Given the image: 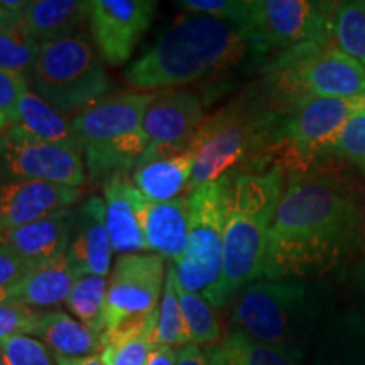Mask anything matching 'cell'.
Listing matches in <instances>:
<instances>
[{
    "instance_id": "obj_4",
    "label": "cell",
    "mask_w": 365,
    "mask_h": 365,
    "mask_svg": "<svg viewBox=\"0 0 365 365\" xmlns=\"http://www.w3.org/2000/svg\"><path fill=\"white\" fill-rule=\"evenodd\" d=\"M336 293L319 281H257L234 298L232 331L309 352L339 314Z\"/></svg>"
},
{
    "instance_id": "obj_2",
    "label": "cell",
    "mask_w": 365,
    "mask_h": 365,
    "mask_svg": "<svg viewBox=\"0 0 365 365\" xmlns=\"http://www.w3.org/2000/svg\"><path fill=\"white\" fill-rule=\"evenodd\" d=\"M269 53L249 24L185 14L127 68L125 80L140 90H175L254 71Z\"/></svg>"
},
{
    "instance_id": "obj_1",
    "label": "cell",
    "mask_w": 365,
    "mask_h": 365,
    "mask_svg": "<svg viewBox=\"0 0 365 365\" xmlns=\"http://www.w3.org/2000/svg\"><path fill=\"white\" fill-rule=\"evenodd\" d=\"M325 164L287 180L269 234L264 281L327 276L359 252V191Z\"/></svg>"
},
{
    "instance_id": "obj_35",
    "label": "cell",
    "mask_w": 365,
    "mask_h": 365,
    "mask_svg": "<svg viewBox=\"0 0 365 365\" xmlns=\"http://www.w3.org/2000/svg\"><path fill=\"white\" fill-rule=\"evenodd\" d=\"M0 352L6 365H56L48 346L29 335H14L2 340Z\"/></svg>"
},
{
    "instance_id": "obj_41",
    "label": "cell",
    "mask_w": 365,
    "mask_h": 365,
    "mask_svg": "<svg viewBox=\"0 0 365 365\" xmlns=\"http://www.w3.org/2000/svg\"><path fill=\"white\" fill-rule=\"evenodd\" d=\"M178 350L175 346H154L145 365H176Z\"/></svg>"
},
{
    "instance_id": "obj_42",
    "label": "cell",
    "mask_w": 365,
    "mask_h": 365,
    "mask_svg": "<svg viewBox=\"0 0 365 365\" xmlns=\"http://www.w3.org/2000/svg\"><path fill=\"white\" fill-rule=\"evenodd\" d=\"M357 245L359 252L365 255V193L362 191L357 196Z\"/></svg>"
},
{
    "instance_id": "obj_29",
    "label": "cell",
    "mask_w": 365,
    "mask_h": 365,
    "mask_svg": "<svg viewBox=\"0 0 365 365\" xmlns=\"http://www.w3.org/2000/svg\"><path fill=\"white\" fill-rule=\"evenodd\" d=\"M107 286L108 281L103 276H93V274L81 276L66 299V308L73 313V317L98 335L107 330V322H105Z\"/></svg>"
},
{
    "instance_id": "obj_7",
    "label": "cell",
    "mask_w": 365,
    "mask_h": 365,
    "mask_svg": "<svg viewBox=\"0 0 365 365\" xmlns=\"http://www.w3.org/2000/svg\"><path fill=\"white\" fill-rule=\"evenodd\" d=\"M154 95L124 91L71 118L91 181L105 182L118 173L135 170L149 144L144 115Z\"/></svg>"
},
{
    "instance_id": "obj_22",
    "label": "cell",
    "mask_w": 365,
    "mask_h": 365,
    "mask_svg": "<svg viewBox=\"0 0 365 365\" xmlns=\"http://www.w3.org/2000/svg\"><path fill=\"white\" fill-rule=\"evenodd\" d=\"M90 9L88 0H31L22 11V22L43 44L76 36L90 19Z\"/></svg>"
},
{
    "instance_id": "obj_15",
    "label": "cell",
    "mask_w": 365,
    "mask_h": 365,
    "mask_svg": "<svg viewBox=\"0 0 365 365\" xmlns=\"http://www.w3.org/2000/svg\"><path fill=\"white\" fill-rule=\"evenodd\" d=\"M156 7L154 0H91V43L105 65L117 68L129 61L153 24Z\"/></svg>"
},
{
    "instance_id": "obj_33",
    "label": "cell",
    "mask_w": 365,
    "mask_h": 365,
    "mask_svg": "<svg viewBox=\"0 0 365 365\" xmlns=\"http://www.w3.org/2000/svg\"><path fill=\"white\" fill-rule=\"evenodd\" d=\"M333 41L365 68V0L340 2L333 22Z\"/></svg>"
},
{
    "instance_id": "obj_23",
    "label": "cell",
    "mask_w": 365,
    "mask_h": 365,
    "mask_svg": "<svg viewBox=\"0 0 365 365\" xmlns=\"http://www.w3.org/2000/svg\"><path fill=\"white\" fill-rule=\"evenodd\" d=\"M29 336L43 341L59 357L78 359L102 352V335L63 312H39Z\"/></svg>"
},
{
    "instance_id": "obj_48",
    "label": "cell",
    "mask_w": 365,
    "mask_h": 365,
    "mask_svg": "<svg viewBox=\"0 0 365 365\" xmlns=\"http://www.w3.org/2000/svg\"><path fill=\"white\" fill-rule=\"evenodd\" d=\"M0 365H6V362H4V357H2V352H0Z\"/></svg>"
},
{
    "instance_id": "obj_31",
    "label": "cell",
    "mask_w": 365,
    "mask_h": 365,
    "mask_svg": "<svg viewBox=\"0 0 365 365\" xmlns=\"http://www.w3.org/2000/svg\"><path fill=\"white\" fill-rule=\"evenodd\" d=\"M154 346H185L186 341L185 325L178 296V274L175 264H168L166 281L161 296V303L158 307V322L153 333Z\"/></svg>"
},
{
    "instance_id": "obj_9",
    "label": "cell",
    "mask_w": 365,
    "mask_h": 365,
    "mask_svg": "<svg viewBox=\"0 0 365 365\" xmlns=\"http://www.w3.org/2000/svg\"><path fill=\"white\" fill-rule=\"evenodd\" d=\"M360 98H314L282 113L272 163L287 176L307 175L325 164L346 120L360 110Z\"/></svg>"
},
{
    "instance_id": "obj_5",
    "label": "cell",
    "mask_w": 365,
    "mask_h": 365,
    "mask_svg": "<svg viewBox=\"0 0 365 365\" xmlns=\"http://www.w3.org/2000/svg\"><path fill=\"white\" fill-rule=\"evenodd\" d=\"M281 117L255 86L205 118L188 148L195 154L188 191L220 178L274 166L272 148Z\"/></svg>"
},
{
    "instance_id": "obj_45",
    "label": "cell",
    "mask_w": 365,
    "mask_h": 365,
    "mask_svg": "<svg viewBox=\"0 0 365 365\" xmlns=\"http://www.w3.org/2000/svg\"><path fill=\"white\" fill-rule=\"evenodd\" d=\"M21 16H22V14L9 12L4 7H0V31H2L4 27L14 24V22H16V21H19Z\"/></svg>"
},
{
    "instance_id": "obj_36",
    "label": "cell",
    "mask_w": 365,
    "mask_h": 365,
    "mask_svg": "<svg viewBox=\"0 0 365 365\" xmlns=\"http://www.w3.org/2000/svg\"><path fill=\"white\" fill-rule=\"evenodd\" d=\"M185 14H202L217 19L249 24V0H180L176 2Z\"/></svg>"
},
{
    "instance_id": "obj_27",
    "label": "cell",
    "mask_w": 365,
    "mask_h": 365,
    "mask_svg": "<svg viewBox=\"0 0 365 365\" xmlns=\"http://www.w3.org/2000/svg\"><path fill=\"white\" fill-rule=\"evenodd\" d=\"M158 322V309L150 317L129 322L115 330L102 333L103 365H145L153 352V333Z\"/></svg>"
},
{
    "instance_id": "obj_39",
    "label": "cell",
    "mask_w": 365,
    "mask_h": 365,
    "mask_svg": "<svg viewBox=\"0 0 365 365\" xmlns=\"http://www.w3.org/2000/svg\"><path fill=\"white\" fill-rule=\"evenodd\" d=\"M33 272L11 247L0 242V303Z\"/></svg>"
},
{
    "instance_id": "obj_13",
    "label": "cell",
    "mask_w": 365,
    "mask_h": 365,
    "mask_svg": "<svg viewBox=\"0 0 365 365\" xmlns=\"http://www.w3.org/2000/svg\"><path fill=\"white\" fill-rule=\"evenodd\" d=\"M166 259L158 254L118 255L107 286L105 331L156 312L166 281Z\"/></svg>"
},
{
    "instance_id": "obj_17",
    "label": "cell",
    "mask_w": 365,
    "mask_h": 365,
    "mask_svg": "<svg viewBox=\"0 0 365 365\" xmlns=\"http://www.w3.org/2000/svg\"><path fill=\"white\" fill-rule=\"evenodd\" d=\"M75 220L76 210L66 208L38 222L2 232L0 242L36 271L65 257Z\"/></svg>"
},
{
    "instance_id": "obj_37",
    "label": "cell",
    "mask_w": 365,
    "mask_h": 365,
    "mask_svg": "<svg viewBox=\"0 0 365 365\" xmlns=\"http://www.w3.org/2000/svg\"><path fill=\"white\" fill-rule=\"evenodd\" d=\"M29 91V80L17 73L0 68V113L14 125L21 98Z\"/></svg>"
},
{
    "instance_id": "obj_40",
    "label": "cell",
    "mask_w": 365,
    "mask_h": 365,
    "mask_svg": "<svg viewBox=\"0 0 365 365\" xmlns=\"http://www.w3.org/2000/svg\"><path fill=\"white\" fill-rule=\"evenodd\" d=\"M176 365H210L207 352L196 345H185L178 350Z\"/></svg>"
},
{
    "instance_id": "obj_8",
    "label": "cell",
    "mask_w": 365,
    "mask_h": 365,
    "mask_svg": "<svg viewBox=\"0 0 365 365\" xmlns=\"http://www.w3.org/2000/svg\"><path fill=\"white\" fill-rule=\"evenodd\" d=\"M33 81L36 93L61 113H81L112 90L97 48L81 34L41 44Z\"/></svg>"
},
{
    "instance_id": "obj_25",
    "label": "cell",
    "mask_w": 365,
    "mask_h": 365,
    "mask_svg": "<svg viewBox=\"0 0 365 365\" xmlns=\"http://www.w3.org/2000/svg\"><path fill=\"white\" fill-rule=\"evenodd\" d=\"M78 274L66 255L61 261L36 269L21 282L4 303L19 304L27 308H48L66 303L73 286L78 281Z\"/></svg>"
},
{
    "instance_id": "obj_28",
    "label": "cell",
    "mask_w": 365,
    "mask_h": 365,
    "mask_svg": "<svg viewBox=\"0 0 365 365\" xmlns=\"http://www.w3.org/2000/svg\"><path fill=\"white\" fill-rule=\"evenodd\" d=\"M14 125L22 127L29 134L39 137L46 143L58 144L81 153L71 120H68L61 112L31 90L21 98Z\"/></svg>"
},
{
    "instance_id": "obj_6",
    "label": "cell",
    "mask_w": 365,
    "mask_h": 365,
    "mask_svg": "<svg viewBox=\"0 0 365 365\" xmlns=\"http://www.w3.org/2000/svg\"><path fill=\"white\" fill-rule=\"evenodd\" d=\"M257 88L274 110L286 113L314 98L364 97L365 68L335 44H299L264 63Z\"/></svg>"
},
{
    "instance_id": "obj_44",
    "label": "cell",
    "mask_w": 365,
    "mask_h": 365,
    "mask_svg": "<svg viewBox=\"0 0 365 365\" xmlns=\"http://www.w3.org/2000/svg\"><path fill=\"white\" fill-rule=\"evenodd\" d=\"M54 360H56V365H103L98 354L88 355V357H78V359H68V357L54 355Z\"/></svg>"
},
{
    "instance_id": "obj_43",
    "label": "cell",
    "mask_w": 365,
    "mask_h": 365,
    "mask_svg": "<svg viewBox=\"0 0 365 365\" xmlns=\"http://www.w3.org/2000/svg\"><path fill=\"white\" fill-rule=\"evenodd\" d=\"M354 291L360 308H362V313L365 314V259L359 264L354 272Z\"/></svg>"
},
{
    "instance_id": "obj_47",
    "label": "cell",
    "mask_w": 365,
    "mask_h": 365,
    "mask_svg": "<svg viewBox=\"0 0 365 365\" xmlns=\"http://www.w3.org/2000/svg\"><path fill=\"white\" fill-rule=\"evenodd\" d=\"M360 110L365 113V95H364L362 98H360Z\"/></svg>"
},
{
    "instance_id": "obj_3",
    "label": "cell",
    "mask_w": 365,
    "mask_h": 365,
    "mask_svg": "<svg viewBox=\"0 0 365 365\" xmlns=\"http://www.w3.org/2000/svg\"><path fill=\"white\" fill-rule=\"evenodd\" d=\"M284 188L286 171L277 164L232 176L222 277L207 298L213 308L225 307L244 287L264 281L269 234Z\"/></svg>"
},
{
    "instance_id": "obj_14",
    "label": "cell",
    "mask_w": 365,
    "mask_h": 365,
    "mask_svg": "<svg viewBox=\"0 0 365 365\" xmlns=\"http://www.w3.org/2000/svg\"><path fill=\"white\" fill-rule=\"evenodd\" d=\"M203 120L205 100L196 90H163L154 95L144 115L149 144L137 168L185 153Z\"/></svg>"
},
{
    "instance_id": "obj_30",
    "label": "cell",
    "mask_w": 365,
    "mask_h": 365,
    "mask_svg": "<svg viewBox=\"0 0 365 365\" xmlns=\"http://www.w3.org/2000/svg\"><path fill=\"white\" fill-rule=\"evenodd\" d=\"M178 296L188 345H213L220 340L222 325L215 308L203 296L188 293L178 284Z\"/></svg>"
},
{
    "instance_id": "obj_12",
    "label": "cell",
    "mask_w": 365,
    "mask_h": 365,
    "mask_svg": "<svg viewBox=\"0 0 365 365\" xmlns=\"http://www.w3.org/2000/svg\"><path fill=\"white\" fill-rule=\"evenodd\" d=\"M340 2L249 0V26L269 49L299 44H335L333 22Z\"/></svg>"
},
{
    "instance_id": "obj_11",
    "label": "cell",
    "mask_w": 365,
    "mask_h": 365,
    "mask_svg": "<svg viewBox=\"0 0 365 365\" xmlns=\"http://www.w3.org/2000/svg\"><path fill=\"white\" fill-rule=\"evenodd\" d=\"M0 180L81 188L86 168L78 150L46 143L19 125H11L0 134Z\"/></svg>"
},
{
    "instance_id": "obj_10",
    "label": "cell",
    "mask_w": 365,
    "mask_h": 365,
    "mask_svg": "<svg viewBox=\"0 0 365 365\" xmlns=\"http://www.w3.org/2000/svg\"><path fill=\"white\" fill-rule=\"evenodd\" d=\"M232 176L208 182L190 191L188 249L176 264L181 289L203 296L212 294L222 277L223 237Z\"/></svg>"
},
{
    "instance_id": "obj_34",
    "label": "cell",
    "mask_w": 365,
    "mask_h": 365,
    "mask_svg": "<svg viewBox=\"0 0 365 365\" xmlns=\"http://www.w3.org/2000/svg\"><path fill=\"white\" fill-rule=\"evenodd\" d=\"M331 158L349 163L365 175V113L362 110L346 120L333 145Z\"/></svg>"
},
{
    "instance_id": "obj_16",
    "label": "cell",
    "mask_w": 365,
    "mask_h": 365,
    "mask_svg": "<svg viewBox=\"0 0 365 365\" xmlns=\"http://www.w3.org/2000/svg\"><path fill=\"white\" fill-rule=\"evenodd\" d=\"M80 188H68L43 181L0 182V234L38 222L61 210L73 208Z\"/></svg>"
},
{
    "instance_id": "obj_46",
    "label": "cell",
    "mask_w": 365,
    "mask_h": 365,
    "mask_svg": "<svg viewBox=\"0 0 365 365\" xmlns=\"http://www.w3.org/2000/svg\"><path fill=\"white\" fill-rule=\"evenodd\" d=\"M7 124H9V122H7V118H6V117H4V115H2V113H0V134H2V132H4V130H6V127H7Z\"/></svg>"
},
{
    "instance_id": "obj_24",
    "label": "cell",
    "mask_w": 365,
    "mask_h": 365,
    "mask_svg": "<svg viewBox=\"0 0 365 365\" xmlns=\"http://www.w3.org/2000/svg\"><path fill=\"white\" fill-rule=\"evenodd\" d=\"M193 168L195 154L193 150L186 149L178 156L158 159L135 168L132 181L148 202H171L188 190Z\"/></svg>"
},
{
    "instance_id": "obj_26",
    "label": "cell",
    "mask_w": 365,
    "mask_h": 365,
    "mask_svg": "<svg viewBox=\"0 0 365 365\" xmlns=\"http://www.w3.org/2000/svg\"><path fill=\"white\" fill-rule=\"evenodd\" d=\"M210 365H304L307 352L287 346L255 341L242 333L230 331L207 350Z\"/></svg>"
},
{
    "instance_id": "obj_21",
    "label": "cell",
    "mask_w": 365,
    "mask_h": 365,
    "mask_svg": "<svg viewBox=\"0 0 365 365\" xmlns=\"http://www.w3.org/2000/svg\"><path fill=\"white\" fill-rule=\"evenodd\" d=\"M312 365H365V314L359 309L336 314L314 345Z\"/></svg>"
},
{
    "instance_id": "obj_19",
    "label": "cell",
    "mask_w": 365,
    "mask_h": 365,
    "mask_svg": "<svg viewBox=\"0 0 365 365\" xmlns=\"http://www.w3.org/2000/svg\"><path fill=\"white\" fill-rule=\"evenodd\" d=\"M140 191L129 173H118L103 182L105 225L112 250L118 255L143 254L148 250L139 222Z\"/></svg>"
},
{
    "instance_id": "obj_38",
    "label": "cell",
    "mask_w": 365,
    "mask_h": 365,
    "mask_svg": "<svg viewBox=\"0 0 365 365\" xmlns=\"http://www.w3.org/2000/svg\"><path fill=\"white\" fill-rule=\"evenodd\" d=\"M39 312L19 304L0 303V341L14 335H31Z\"/></svg>"
},
{
    "instance_id": "obj_20",
    "label": "cell",
    "mask_w": 365,
    "mask_h": 365,
    "mask_svg": "<svg viewBox=\"0 0 365 365\" xmlns=\"http://www.w3.org/2000/svg\"><path fill=\"white\" fill-rule=\"evenodd\" d=\"M139 222L150 254L161 255L176 266L188 249V198L180 196L171 202L153 203L140 195Z\"/></svg>"
},
{
    "instance_id": "obj_32",
    "label": "cell",
    "mask_w": 365,
    "mask_h": 365,
    "mask_svg": "<svg viewBox=\"0 0 365 365\" xmlns=\"http://www.w3.org/2000/svg\"><path fill=\"white\" fill-rule=\"evenodd\" d=\"M39 51L41 43L22 22V16L19 21L0 31V68L4 70L29 78L33 76Z\"/></svg>"
},
{
    "instance_id": "obj_18",
    "label": "cell",
    "mask_w": 365,
    "mask_h": 365,
    "mask_svg": "<svg viewBox=\"0 0 365 365\" xmlns=\"http://www.w3.org/2000/svg\"><path fill=\"white\" fill-rule=\"evenodd\" d=\"M112 244L105 225V202L100 196H90L76 210L66 259L78 276L107 277L112 267Z\"/></svg>"
}]
</instances>
